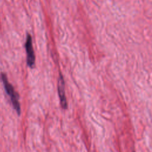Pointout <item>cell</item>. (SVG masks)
<instances>
[{
    "label": "cell",
    "instance_id": "1",
    "mask_svg": "<svg viewBox=\"0 0 152 152\" xmlns=\"http://www.w3.org/2000/svg\"><path fill=\"white\" fill-rule=\"evenodd\" d=\"M1 80L2 81L4 88L7 93V94L10 96L11 103L12 104L14 109L15 110L16 112L18 114L20 115L21 113V107H20V104L18 101L19 96L18 93L15 91L13 86L9 83L7 77L5 74L4 73H1Z\"/></svg>",
    "mask_w": 152,
    "mask_h": 152
},
{
    "label": "cell",
    "instance_id": "2",
    "mask_svg": "<svg viewBox=\"0 0 152 152\" xmlns=\"http://www.w3.org/2000/svg\"><path fill=\"white\" fill-rule=\"evenodd\" d=\"M25 48L27 53V63L30 67L33 68L35 64V55L32 45L31 36L28 34L25 43Z\"/></svg>",
    "mask_w": 152,
    "mask_h": 152
},
{
    "label": "cell",
    "instance_id": "3",
    "mask_svg": "<svg viewBox=\"0 0 152 152\" xmlns=\"http://www.w3.org/2000/svg\"><path fill=\"white\" fill-rule=\"evenodd\" d=\"M58 95L60 100V104L62 109H66L68 107L66 98L65 93V83L63 76L62 74H60L59 77L58 78Z\"/></svg>",
    "mask_w": 152,
    "mask_h": 152
}]
</instances>
